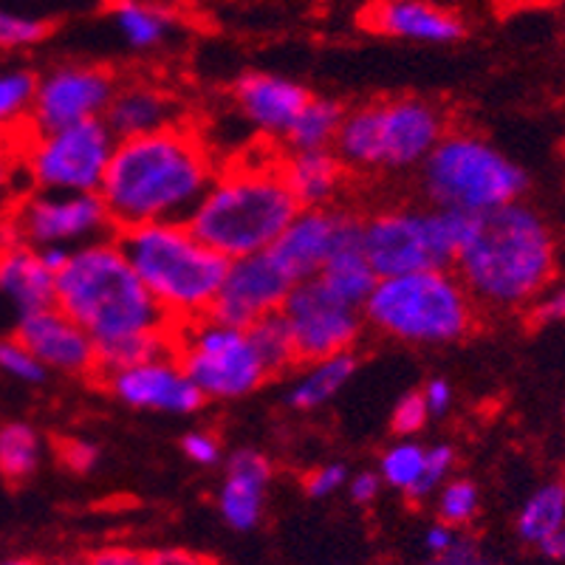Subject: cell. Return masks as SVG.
I'll list each match as a JSON object with an SVG mask.
<instances>
[{
  "mask_svg": "<svg viewBox=\"0 0 565 565\" xmlns=\"http://www.w3.org/2000/svg\"><path fill=\"white\" fill-rule=\"evenodd\" d=\"M57 309L97 345V376L173 353L175 326L156 306L116 238L71 252L57 275Z\"/></svg>",
  "mask_w": 565,
  "mask_h": 565,
  "instance_id": "1",
  "label": "cell"
},
{
  "mask_svg": "<svg viewBox=\"0 0 565 565\" xmlns=\"http://www.w3.org/2000/svg\"><path fill=\"white\" fill-rule=\"evenodd\" d=\"M218 170L204 136L181 122L116 141L99 199L116 232L186 221Z\"/></svg>",
  "mask_w": 565,
  "mask_h": 565,
  "instance_id": "2",
  "label": "cell"
},
{
  "mask_svg": "<svg viewBox=\"0 0 565 565\" xmlns=\"http://www.w3.org/2000/svg\"><path fill=\"white\" fill-rule=\"evenodd\" d=\"M452 269L476 306L526 309L552 286L557 244L546 221L514 201L469 221Z\"/></svg>",
  "mask_w": 565,
  "mask_h": 565,
  "instance_id": "3",
  "label": "cell"
},
{
  "mask_svg": "<svg viewBox=\"0 0 565 565\" xmlns=\"http://www.w3.org/2000/svg\"><path fill=\"white\" fill-rule=\"evenodd\" d=\"M297 212L277 159H246L218 170L186 226L224 260H238L269 252Z\"/></svg>",
  "mask_w": 565,
  "mask_h": 565,
  "instance_id": "4",
  "label": "cell"
},
{
  "mask_svg": "<svg viewBox=\"0 0 565 565\" xmlns=\"http://www.w3.org/2000/svg\"><path fill=\"white\" fill-rule=\"evenodd\" d=\"M114 238L173 326L210 315L230 260L195 238L186 221L134 226Z\"/></svg>",
  "mask_w": 565,
  "mask_h": 565,
  "instance_id": "5",
  "label": "cell"
},
{
  "mask_svg": "<svg viewBox=\"0 0 565 565\" xmlns=\"http://www.w3.org/2000/svg\"><path fill=\"white\" fill-rule=\"evenodd\" d=\"M476 300L452 269L380 277L362 317L380 334L407 345H447L476 326Z\"/></svg>",
  "mask_w": 565,
  "mask_h": 565,
  "instance_id": "6",
  "label": "cell"
},
{
  "mask_svg": "<svg viewBox=\"0 0 565 565\" xmlns=\"http://www.w3.org/2000/svg\"><path fill=\"white\" fill-rule=\"evenodd\" d=\"M447 130L441 108L427 99H385L345 110L334 153L348 170L405 173L422 168Z\"/></svg>",
  "mask_w": 565,
  "mask_h": 565,
  "instance_id": "7",
  "label": "cell"
},
{
  "mask_svg": "<svg viewBox=\"0 0 565 565\" xmlns=\"http://www.w3.org/2000/svg\"><path fill=\"white\" fill-rule=\"evenodd\" d=\"M424 195L436 210L483 215L521 201L529 175L521 164L469 130H447L422 164Z\"/></svg>",
  "mask_w": 565,
  "mask_h": 565,
  "instance_id": "8",
  "label": "cell"
},
{
  "mask_svg": "<svg viewBox=\"0 0 565 565\" xmlns=\"http://www.w3.org/2000/svg\"><path fill=\"white\" fill-rule=\"evenodd\" d=\"M469 215L436 206H393L362 221V249L380 277L452 269Z\"/></svg>",
  "mask_w": 565,
  "mask_h": 565,
  "instance_id": "9",
  "label": "cell"
},
{
  "mask_svg": "<svg viewBox=\"0 0 565 565\" xmlns=\"http://www.w3.org/2000/svg\"><path fill=\"white\" fill-rule=\"evenodd\" d=\"M116 139L103 119L71 128L23 134L18 139L20 175L40 193H99Z\"/></svg>",
  "mask_w": 565,
  "mask_h": 565,
  "instance_id": "10",
  "label": "cell"
},
{
  "mask_svg": "<svg viewBox=\"0 0 565 565\" xmlns=\"http://www.w3.org/2000/svg\"><path fill=\"white\" fill-rule=\"evenodd\" d=\"M173 353L204 402L244 398L269 380L246 328L226 326L210 315L175 326Z\"/></svg>",
  "mask_w": 565,
  "mask_h": 565,
  "instance_id": "11",
  "label": "cell"
},
{
  "mask_svg": "<svg viewBox=\"0 0 565 565\" xmlns=\"http://www.w3.org/2000/svg\"><path fill=\"white\" fill-rule=\"evenodd\" d=\"M0 232L7 244L18 241L32 249L63 246L71 252L116 235L99 193H40V190L18 195V201L0 218Z\"/></svg>",
  "mask_w": 565,
  "mask_h": 565,
  "instance_id": "12",
  "label": "cell"
},
{
  "mask_svg": "<svg viewBox=\"0 0 565 565\" xmlns=\"http://www.w3.org/2000/svg\"><path fill=\"white\" fill-rule=\"evenodd\" d=\"M280 315L289 326L300 365L328 360L337 353H351L353 342L362 334V322H365L360 309H351L334 295H328L317 277L295 282V289L282 302Z\"/></svg>",
  "mask_w": 565,
  "mask_h": 565,
  "instance_id": "13",
  "label": "cell"
},
{
  "mask_svg": "<svg viewBox=\"0 0 565 565\" xmlns=\"http://www.w3.org/2000/svg\"><path fill=\"white\" fill-rule=\"evenodd\" d=\"M116 79L108 68L99 65H60L38 77V90L29 110V134L71 128V125L103 119Z\"/></svg>",
  "mask_w": 565,
  "mask_h": 565,
  "instance_id": "14",
  "label": "cell"
},
{
  "mask_svg": "<svg viewBox=\"0 0 565 565\" xmlns=\"http://www.w3.org/2000/svg\"><path fill=\"white\" fill-rule=\"evenodd\" d=\"M291 289H295V280L280 269L269 252L238 257L226 264L210 317L226 326L249 328L252 322L277 315Z\"/></svg>",
  "mask_w": 565,
  "mask_h": 565,
  "instance_id": "15",
  "label": "cell"
},
{
  "mask_svg": "<svg viewBox=\"0 0 565 565\" xmlns=\"http://www.w3.org/2000/svg\"><path fill=\"white\" fill-rule=\"evenodd\" d=\"M103 385L108 387L110 396H116L122 405L136 407V411H156V413H195L204 405V396L199 387L190 382L175 353H161L150 360L134 362V365L116 367V371L99 373Z\"/></svg>",
  "mask_w": 565,
  "mask_h": 565,
  "instance_id": "16",
  "label": "cell"
},
{
  "mask_svg": "<svg viewBox=\"0 0 565 565\" xmlns=\"http://www.w3.org/2000/svg\"><path fill=\"white\" fill-rule=\"evenodd\" d=\"M360 230L362 221L348 210H300L275 241L269 255L295 282L315 280L328 257Z\"/></svg>",
  "mask_w": 565,
  "mask_h": 565,
  "instance_id": "17",
  "label": "cell"
},
{
  "mask_svg": "<svg viewBox=\"0 0 565 565\" xmlns=\"http://www.w3.org/2000/svg\"><path fill=\"white\" fill-rule=\"evenodd\" d=\"M12 331L45 371L65 376H88L99 371L94 340L57 306L23 317Z\"/></svg>",
  "mask_w": 565,
  "mask_h": 565,
  "instance_id": "18",
  "label": "cell"
},
{
  "mask_svg": "<svg viewBox=\"0 0 565 565\" xmlns=\"http://www.w3.org/2000/svg\"><path fill=\"white\" fill-rule=\"evenodd\" d=\"M360 23L367 32L385 38L433 45L458 43L467 34V26L456 14L433 7L427 0H373L362 9Z\"/></svg>",
  "mask_w": 565,
  "mask_h": 565,
  "instance_id": "19",
  "label": "cell"
},
{
  "mask_svg": "<svg viewBox=\"0 0 565 565\" xmlns=\"http://www.w3.org/2000/svg\"><path fill=\"white\" fill-rule=\"evenodd\" d=\"M309 88L289 77L277 74H244L235 85V105L244 114L246 122L260 136L269 139H286L289 128L300 116V110L309 105Z\"/></svg>",
  "mask_w": 565,
  "mask_h": 565,
  "instance_id": "20",
  "label": "cell"
},
{
  "mask_svg": "<svg viewBox=\"0 0 565 565\" xmlns=\"http://www.w3.org/2000/svg\"><path fill=\"white\" fill-rule=\"evenodd\" d=\"M0 302L12 328L34 311L57 306V275L40 260L38 249L9 241L0 255Z\"/></svg>",
  "mask_w": 565,
  "mask_h": 565,
  "instance_id": "21",
  "label": "cell"
},
{
  "mask_svg": "<svg viewBox=\"0 0 565 565\" xmlns=\"http://www.w3.org/2000/svg\"><path fill=\"white\" fill-rule=\"evenodd\" d=\"M271 481L269 458L257 450L232 452L226 478L218 492V512L235 532H252L260 523L266 507V489Z\"/></svg>",
  "mask_w": 565,
  "mask_h": 565,
  "instance_id": "22",
  "label": "cell"
},
{
  "mask_svg": "<svg viewBox=\"0 0 565 565\" xmlns=\"http://www.w3.org/2000/svg\"><path fill=\"white\" fill-rule=\"evenodd\" d=\"M103 122L114 134L116 141L148 136L156 130L181 125L179 105L161 88L148 83L116 85L114 97L103 114Z\"/></svg>",
  "mask_w": 565,
  "mask_h": 565,
  "instance_id": "23",
  "label": "cell"
},
{
  "mask_svg": "<svg viewBox=\"0 0 565 565\" xmlns=\"http://www.w3.org/2000/svg\"><path fill=\"white\" fill-rule=\"evenodd\" d=\"M277 170L300 210L331 206L348 179V168L334 150H289L277 159Z\"/></svg>",
  "mask_w": 565,
  "mask_h": 565,
  "instance_id": "24",
  "label": "cell"
},
{
  "mask_svg": "<svg viewBox=\"0 0 565 565\" xmlns=\"http://www.w3.org/2000/svg\"><path fill=\"white\" fill-rule=\"evenodd\" d=\"M317 280L326 286L328 295L351 306V309H365L367 297L373 295L380 275L373 271L365 249H362V230L345 241L334 255L328 257L326 266L320 269Z\"/></svg>",
  "mask_w": 565,
  "mask_h": 565,
  "instance_id": "25",
  "label": "cell"
},
{
  "mask_svg": "<svg viewBox=\"0 0 565 565\" xmlns=\"http://www.w3.org/2000/svg\"><path fill=\"white\" fill-rule=\"evenodd\" d=\"M353 373H356L353 353H337L328 360L306 362L300 376L291 382L286 402L295 411H317V407L328 405L351 382Z\"/></svg>",
  "mask_w": 565,
  "mask_h": 565,
  "instance_id": "26",
  "label": "cell"
},
{
  "mask_svg": "<svg viewBox=\"0 0 565 565\" xmlns=\"http://www.w3.org/2000/svg\"><path fill=\"white\" fill-rule=\"evenodd\" d=\"M565 523V483H543L518 512V537L529 546H543Z\"/></svg>",
  "mask_w": 565,
  "mask_h": 565,
  "instance_id": "27",
  "label": "cell"
},
{
  "mask_svg": "<svg viewBox=\"0 0 565 565\" xmlns=\"http://www.w3.org/2000/svg\"><path fill=\"white\" fill-rule=\"evenodd\" d=\"M342 116H345V110L340 103L311 97L282 141L289 150H334Z\"/></svg>",
  "mask_w": 565,
  "mask_h": 565,
  "instance_id": "28",
  "label": "cell"
},
{
  "mask_svg": "<svg viewBox=\"0 0 565 565\" xmlns=\"http://www.w3.org/2000/svg\"><path fill=\"white\" fill-rule=\"evenodd\" d=\"M43 458V438L26 422L0 424V478L20 483L32 478Z\"/></svg>",
  "mask_w": 565,
  "mask_h": 565,
  "instance_id": "29",
  "label": "cell"
},
{
  "mask_svg": "<svg viewBox=\"0 0 565 565\" xmlns=\"http://www.w3.org/2000/svg\"><path fill=\"white\" fill-rule=\"evenodd\" d=\"M110 18H114L125 43L130 49H139V52H148V49L159 45L170 32L168 14L150 7V3H141V0H114Z\"/></svg>",
  "mask_w": 565,
  "mask_h": 565,
  "instance_id": "30",
  "label": "cell"
},
{
  "mask_svg": "<svg viewBox=\"0 0 565 565\" xmlns=\"http://www.w3.org/2000/svg\"><path fill=\"white\" fill-rule=\"evenodd\" d=\"M34 90H38V74L32 71H0V139H20L26 134Z\"/></svg>",
  "mask_w": 565,
  "mask_h": 565,
  "instance_id": "31",
  "label": "cell"
},
{
  "mask_svg": "<svg viewBox=\"0 0 565 565\" xmlns=\"http://www.w3.org/2000/svg\"><path fill=\"white\" fill-rule=\"evenodd\" d=\"M252 345H255L257 356L264 362V367L269 371V376H277V373H286L291 365H297V353L295 342H291L289 326L282 320V315L264 317V320L252 322L246 328Z\"/></svg>",
  "mask_w": 565,
  "mask_h": 565,
  "instance_id": "32",
  "label": "cell"
},
{
  "mask_svg": "<svg viewBox=\"0 0 565 565\" xmlns=\"http://www.w3.org/2000/svg\"><path fill=\"white\" fill-rule=\"evenodd\" d=\"M424 456H427V447L411 441V438H405V441H398V444H393V447H387L385 456H382V461H380L382 483H387L391 489H396V492H405L407 498H411L413 489H416V483H418V478H422Z\"/></svg>",
  "mask_w": 565,
  "mask_h": 565,
  "instance_id": "33",
  "label": "cell"
},
{
  "mask_svg": "<svg viewBox=\"0 0 565 565\" xmlns=\"http://www.w3.org/2000/svg\"><path fill=\"white\" fill-rule=\"evenodd\" d=\"M478 503H481V494H478L476 483L467 481V478H450L436 492L438 523L450 529L467 526L478 514Z\"/></svg>",
  "mask_w": 565,
  "mask_h": 565,
  "instance_id": "34",
  "label": "cell"
},
{
  "mask_svg": "<svg viewBox=\"0 0 565 565\" xmlns=\"http://www.w3.org/2000/svg\"><path fill=\"white\" fill-rule=\"evenodd\" d=\"M52 20L26 18V14L9 12L0 7V52L12 49H29V45L43 43L52 34Z\"/></svg>",
  "mask_w": 565,
  "mask_h": 565,
  "instance_id": "35",
  "label": "cell"
},
{
  "mask_svg": "<svg viewBox=\"0 0 565 565\" xmlns=\"http://www.w3.org/2000/svg\"><path fill=\"white\" fill-rule=\"evenodd\" d=\"M0 373H7L18 382H26V385H40L49 376V371L34 360L32 351L14 334L0 337Z\"/></svg>",
  "mask_w": 565,
  "mask_h": 565,
  "instance_id": "36",
  "label": "cell"
},
{
  "mask_svg": "<svg viewBox=\"0 0 565 565\" xmlns=\"http://www.w3.org/2000/svg\"><path fill=\"white\" fill-rule=\"evenodd\" d=\"M456 467V452L447 444H436V447H427V456H424V469L422 478H418L416 489H413V501H424L436 494L444 483L450 481V472Z\"/></svg>",
  "mask_w": 565,
  "mask_h": 565,
  "instance_id": "37",
  "label": "cell"
},
{
  "mask_svg": "<svg viewBox=\"0 0 565 565\" xmlns=\"http://www.w3.org/2000/svg\"><path fill=\"white\" fill-rule=\"evenodd\" d=\"M427 422H430V411H427V405H424V398L418 391L405 393V396L398 398V405L393 407L391 424L396 436H416V433L424 430V424Z\"/></svg>",
  "mask_w": 565,
  "mask_h": 565,
  "instance_id": "38",
  "label": "cell"
},
{
  "mask_svg": "<svg viewBox=\"0 0 565 565\" xmlns=\"http://www.w3.org/2000/svg\"><path fill=\"white\" fill-rule=\"evenodd\" d=\"M20 175V156L18 139H0V218L7 215L9 206L18 201V181Z\"/></svg>",
  "mask_w": 565,
  "mask_h": 565,
  "instance_id": "39",
  "label": "cell"
},
{
  "mask_svg": "<svg viewBox=\"0 0 565 565\" xmlns=\"http://www.w3.org/2000/svg\"><path fill=\"white\" fill-rule=\"evenodd\" d=\"M181 450L199 467H212V463L221 461V444L218 438L206 430H193L181 438Z\"/></svg>",
  "mask_w": 565,
  "mask_h": 565,
  "instance_id": "40",
  "label": "cell"
},
{
  "mask_svg": "<svg viewBox=\"0 0 565 565\" xmlns=\"http://www.w3.org/2000/svg\"><path fill=\"white\" fill-rule=\"evenodd\" d=\"M348 483V472L342 463H326V467H317L315 472H309L306 478V494L309 498H328V494H334L337 489H342Z\"/></svg>",
  "mask_w": 565,
  "mask_h": 565,
  "instance_id": "41",
  "label": "cell"
},
{
  "mask_svg": "<svg viewBox=\"0 0 565 565\" xmlns=\"http://www.w3.org/2000/svg\"><path fill=\"white\" fill-rule=\"evenodd\" d=\"M532 317L540 326L565 322V282L548 286V289L532 302Z\"/></svg>",
  "mask_w": 565,
  "mask_h": 565,
  "instance_id": "42",
  "label": "cell"
},
{
  "mask_svg": "<svg viewBox=\"0 0 565 565\" xmlns=\"http://www.w3.org/2000/svg\"><path fill=\"white\" fill-rule=\"evenodd\" d=\"M60 461L71 469V472H90L99 461V450L90 441L83 438H68L60 444Z\"/></svg>",
  "mask_w": 565,
  "mask_h": 565,
  "instance_id": "43",
  "label": "cell"
},
{
  "mask_svg": "<svg viewBox=\"0 0 565 565\" xmlns=\"http://www.w3.org/2000/svg\"><path fill=\"white\" fill-rule=\"evenodd\" d=\"M85 565H150V554L134 546H103L85 557Z\"/></svg>",
  "mask_w": 565,
  "mask_h": 565,
  "instance_id": "44",
  "label": "cell"
},
{
  "mask_svg": "<svg viewBox=\"0 0 565 565\" xmlns=\"http://www.w3.org/2000/svg\"><path fill=\"white\" fill-rule=\"evenodd\" d=\"M427 565H494L476 543H469V540H458L456 546L450 552L438 554V557H430Z\"/></svg>",
  "mask_w": 565,
  "mask_h": 565,
  "instance_id": "45",
  "label": "cell"
},
{
  "mask_svg": "<svg viewBox=\"0 0 565 565\" xmlns=\"http://www.w3.org/2000/svg\"><path fill=\"white\" fill-rule=\"evenodd\" d=\"M422 393L424 405H427V411H430V416H441V413L450 411L452 405V387L447 380H430L427 385H424Z\"/></svg>",
  "mask_w": 565,
  "mask_h": 565,
  "instance_id": "46",
  "label": "cell"
},
{
  "mask_svg": "<svg viewBox=\"0 0 565 565\" xmlns=\"http://www.w3.org/2000/svg\"><path fill=\"white\" fill-rule=\"evenodd\" d=\"M382 489V478L380 472H356V476L348 481V492L356 503H373L376 501V494Z\"/></svg>",
  "mask_w": 565,
  "mask_h": 565,
  "instance_id": "47",
  "label": "cell"
},
{
  "mask_svg": "<svg viewBox=\"0 0 565 565\" xmlns=\"http://www.w3.org/2000/svg\"><path fill=\"white\" fill-rule=\"evenodd\" d=\"M456 543H458L456 529L444 526V523H436V526H430L427 532H424V548H427V554H430V557H438V554L450 552Z\"/></svg>",
  "mask_w": 565,
  "mask_h": 565,
  "instance_id": "48",
  "label": "cell"
},
{
  "mask_svg": "<svg viewBox=\"0 0 565 565\" xmlns=\"http://www.w3.org/2000/svg\"><path fill=\"white\" fill-rule=\"evenodd\" d=\"M150 565H215L210 557L184 548H168V552L150 554Z\"/></svg>",
  "mask_w": 565,
  "mask_h": 565,
  "instance_id": "49",
  "label": "cell"
},
{
  "mask_svg": "<svg viewBox=\"0 0 565 565\" xmlns=\"http://www.w3.org/2000/svg\"><path fill=\"white\" fill-rule=\"evenodd\" d=\"M38 255H40V260H43V264L54 271V275H60V269L68 264L71 249H63V246H45V249H38Z\"/></svg>",
  "mask_w": 565,
  "mask_h": 565,
  "instance_id": "50",
  "label": "cell"
},
{
  "mask_svg": "<svg viewBox=\"0 0 565 565\" xmlns=\"http://www.w3.org/2000/svg\"><path fill=\"white\" fill-rule=\"evenodd\" d=\"M540 552L552 559H565V523L546 540V543H543V546H540Z\"/></svg>",
  "mask_w": 565,
  "mask_h": 565,
  "instance_id": "51",
  "label": "cell"
},
{
  "mask_svg": "<svg viewBox=\"0 0 565 565\" xmlns=\"http://www.w3.org/2000/svg\"><path fill=\"white\" fill-rule=\"evenodd\" d=\"M0 565H40V563L32 557H9V559H0Z\"/></svg>",
  "mask_w": 565,
  "mask_h": 565,
  "instance_id": "52",
  "label": "cell"
},
{
  "mask_svg": "<svg viewBox=\"0 0 565 565\" xmlns=\"http://www.w3.org/2000/svg\"><path fill=\"white\" fill-rule=\"evenodd\" d=\"M54 565H85V557H65V559H57Z\"/></svg>",
  "mask_w": 565,
  "mask_h": 565,
  "instance_id": "53",
  "label": "cell"
},
{
  "mask_svg": "<svg viewBox=\"0 0 565 565\" xmlns=\"http://www.w3.org/2000/svg\"><path fill=\"white\" fill-rule=\"evenodd\" d=\"M3 246H7V238H3V232H0V255H3Z\"/></svg>",
  "mask_w": 565,
  "mask_h": 565,
  "instance_id": "54",
  "label": "cell"
},
{
  "mask_svg": "<svg viewBox=\"0 0 565 565\" xmlns=\"http://www.w3.org/2000/svg\"><path fill=\"white\" fill-rule=\"evenodd\" d=\"M563 418H565V407H563Z\"/></svg>",
  "mask_w": 565,
  "mask_h": 565,
  "instance_id": "55",
  "label": "cell"
}]
</instances>
